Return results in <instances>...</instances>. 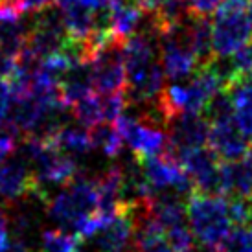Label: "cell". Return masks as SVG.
I'll return each instance as SVG.
<instances>
[{
    "label": "cell",
    "mask_w": 252,
    "mask_h": 252,
    "mask_svg": "<svg viewBox=\"0 0 252 252\" xmlns=\"http://www.w3.org/2000/svg\"><path fill=\"white\" fill-rule=\"evenodd\" d=\"M46 140L64 155H87L94 149L91 129H87L83 126L64 124Z\"/></svg>",
    "instance_id": "e0dca14e"
},
{
    "label": "cell",
    "mask_w": 252,
    "mask_h": 252,
    "mask_svg": "<svg viewBox=\"0 0 252 252\" xmlns=\"http://www.w3.org/2000/svg\"><path fill=\"white\" fill-rule=\"evenodd\" d=\"M76 2L77 4H81V6H85V7H89V9L94 11V13L105 11V9H109V6H111V0H76Z\"/></svg>",
    "instance_id": "4316f807"
},
{
    "label": "cell",
    "mask_w": 252,
    "mask_h": 252,
    "mask_svg": "<svg viewBox=\"0 0 252 252\" xmlns=\"http://www.w3.org/2000/svg\"><path fill=\"white\" fill-rule=\"evenodd\" d=\"M249 204H251V224H252V197L249 199Z\"/></svg>",
    "instance_id": "4dcf8cb0"
},
{
    "label": "cell",
    "mask_w": 252,
    "mask_h": 252,
    "mask_svg": "<svg viewBox=\"0 0 252 252\" xmlns=\"http://www.w3.org/2000/svg\"><path fill=\"white\" fill-rule=\"evenodd\" d=\"M11 105H13V99H11L9 87H7L6 79L0 77V129L6 126V120H7V114H9Z\"/></svg>",
    "instance_id": "cb8c5ba5"
},
{
    "label": "cell",
    "mask_w": 252,
    "mask_h": 252,
    "mask_svg": "<svg viewBox=\"0 0 252 252\" xmlns=\"http://www.w3.org/2000/svg\"><path fill=\"white\" fill-rule=\"evenodd\" d=\"M54 2H56V0H19L22 11H24V13H33V15L42 11V9H46V7L54 6Z\"/></svg>",
    "instance_id": "484cf974"
},
{
    "label": "cell",
    "mask_w": 252,
    "mask_h": 252,
    "mask_svg": "<svg viewBox=\"0 0 252 252\" xmlns=\"http://www.w3.org/2000/svg\"><path fill=\"white\" fill-rule=\"evenodd\" d=\"M136 232V206L122 203L118 212L94 238L96 252H131Z\"/></svg>",
    "instance_id": "30bf717a"
},
{
    "label": "cell",
    "mask_w": 252,
    "mask_h": 252,
    "mask_svg": "<svg viewBox=\"0 0 252 252\" xmlns=\"http://www.w3.org/2000/svg\"><path fill=\"white\" fill-rule=\"evenodd\" d=\"M252 42L249 0H221L212 22L214 57L226 61Z\"/></svg>",
    "instance_id": "7a4b0ae2"
},
{
    "label": "cell",
    "mask_w": 252,
    "mask_h": 252,
    "mask_svg": "<svg viewBox=\"0 0 252 252\" xmlns=\"http://www.w3.org/2000/svg\"><path fill=\"white\" fill-rule=\"evenodd\" d=\"M89 61H91L94 91L98 94L109 96V94H118L126 91L127 74L126 59H124V42H109L99 52H96Z\"/></svg>",
    "instance_id": "52a82bcc"
},
{
    "label": "cell",
    "mask_w": 252,
    "mask_h": 252,
    "mask_svg": "<svg viewBox=\"0 0 252 252\" xmlns=\"http://www.w3.org/2000/svg\"><path fill=\"white\" fill-rule=\"evenodd\" d=\"M91 134L94 149H99L107 158L120 157L122 147H124V138L114 127V124H99L94 129H91Z\"/></svg>",
    "instance_id": "d6986e66"
},
{
    "label": "cell",
    "mask_w": 252,
    "mask_h": 252,
    "mask_svg": "<svg viewBox=\"0 0 252 252\" xmlns=\"http://www.w3.org/2000/svg\"><path fill=\"white\" fill-rule=\"evenodd\" d=\"M136 252H173L168 234L147 212V204L136 206V232H134Z\"/></svg>",
    "instance_id": "5bb4252c"
},
{
    "label": "cell",
    "mask_w": 252,
    "mask_h": 252,
    "mask_svg": "<svg viewBox=\"0 0 252 252\" xmlns=\"http://www.w3.org/2000/svg\"><path fill=\"white\" fill-rule=\"evenodd\" d=\"M249 144H251L249 138L234 124V118L219 120L210 124L208 146L219 160L234 162L245 158L249 155Z\"/></svg>",
    "instance_id": "7c38bea8"
},
{
    "label": "cell",
    "mask_w": 252,
    "mask_h": 252,
    "mask_svg": "<svg viewBox=\"0 0 252 252\" xmlns=\"http://www.w3.org/2000/svg\"><path fill=\"white\" fill-rule=\"evenodd\" d=\"M41 252H83V238L61 228L41 234Z\"/></svg>",
    "instance_id": "ac0fdd59"
},
{
    "label": "cell",
    "mask_w": 252,
    "mask_h": 252,
    "mask_svg": "<svg viewBox=\"0 0 252 252\" xmlns=\"http://www.w3.org/2000/svg\"><path fill=\"white\" fill-rule=\"evenodd\" d=\"M168 151L173 155L186 149L204 147L210 136V122L203 114H191V112L179 114L168 124Z\"/></svg>",
    "instance_id": "8fae6325"
},
{
    "label": "cell",
    "mask_w": 252,
    "mask_h": 252,
    "mask_svg": "<svg viewBox=\"0 0 252 252\" xmlns=\"http://www.w3.org/2000/svg\"><path fill=\"white\" fill-rule=\"evenodd\" d=\"M221 193L230 199L252 197V155L234 162L221 164Z\"/></svg>",
    "instance_id": "2e32d148"
},
{
    "label": "cell",
    "mask_w": 252,
    "mask_h": 252,
    "mask_svg": "<svg viewBox=\"0 0 252 252\" xmlns=\"http://www.w3.org/2000/svg\"><path fill=\"white\" fill-rule=\"evenodd\" d=\"M188 9L191 15L195 17H208V15L216 13V9L219 7L221 0H186Z\"/></svg>",
    "instance_id": "603a6c76"
},
{
    "label": "cell",
    "mask_w": 252,
    "mask_h": 252,
    "mask_svg": "<svg viewBox=\"0 0 252 252\" xmlns=\"http://www.w3.org/2000/svg\"><path fill=\"white\" fill-rule=\"evenodd\" d=\"M181 26L158 33V57L162 70L171 81L189 79L203 66L195 52L189 48V44L182 35Z\"/></svg>",
    "instance_id": "8992f818"
},
{
    "label": "cell",
    "mask_w": 252,
    "mask_h": 252,
    "mask_svg": "<svg viewBox=\"0 0 252 252\" xmlns=\"http://www.w3.org/2000/svg\"><path fill=\"white\" fill-rule=\"evenodd\" d=\"M197 252H224V251H219V249H212V247H204V249H201V251Z\"/></svg>",
    "instance_id": "f1b7e54d"
},
{
    "label": "cell",
    "mask_w": 252,
    "mask_h": 252,
    "mask_svg": "<svg viewBox=\"0 0 252 252\" xmlns=\"http://www.w3.org/2000/svg\"><path fill=\"white\" fill-rule=\"evenodd\" d=\"M228 61L232 77H247L252 76V42H249L245 48H241L238 54H234Z\"/></svg>",
    "instance_id": "7402d4cb"
},
{
    "label": "cell",
    "mask_w": 252,
    "mask_h": 252,
    "mask_svg": "<svg viewBox=\"0 0 252 252\" xmlns=\"http://www.w3.org/2000/svg\"><path fill=\"white\" fill-rule=\"evenodd\" d=\"M114 127L118 129L122 138L134 153V158L140 162L146 158L160 157L168 153L169 136L166 127L158 126L144 114H122Z\"/></svg>",
    "instance_id": "277c9868"
},
{
    "label": "cell",
    "mask_w": 252,
    "mask_h": 252,
    "mask_svg": "<svg viewBox=\"0 0 252 252\" xmlns=\"http://www.w3.org/2000/svg\"><path fill=\"white\" fill-rule=\"evenodd\" d=\"M224 252H252V224L234 226L223 243Z\"/></svg>",
    "instance_id": "ffe728a7"
},
{
    "label": "cell",
    "mask_w": 252,
    "mask_h": 252,
    "mask_svg": "<svg viewBox=\"0 0 252 252\" xmlns=\"http://www.w3.org/2000/svg\"><path fill=\"white\" fill-rule=\"evenodd\" d=\"M13 251V241L9 236V217L0 208V252Z\"/></svg>",
    "instance_id": "d4e9b609"
},
{
    "label": "cell",
    "mask_w": 252,
    "mask_h": 252,
    "mask_svg": "<svg viewBox=\"0 0 252 252\" xmlns=\"http://www.w3.org/2000/svg\"><path fill=\"white\" fill-rule=\"evenodd\" d=\"M249 15H251V19H252V0H249Z\"/></svg>",
    "instance_id": "f546056e"
},
{
    "label": "cell",
    "mask_w": 252,
    "mask_h": 252,
    "mask_svg": "<svg viewBox=\"0 0 252 252\" xmlns=\"http://www.w3.org/2000/svg\"><path fill=\"white\" fill-rule=\"evenodd\" d=\"M173 157L181 162L184 171L191 179L195 191L221 195V162L210 147L186 149L175 153Z\"/></svg>",
    "instance_id": "ba28073f"
},
{
    "label": "cell",
    "mask_w": 252,
    "mask_h": 252,
    "mask_svg": "<svg viewBox=\"0 0 252 252\" xmlns=\"http://www.w3.org/2000/svg\"><path fill=\"white\" fill-rule=\"evenodd\" d=\"M146 11L136 0H111L109 6V22L112 35L118 41H127L138 33L146 21Z\"/></svg>",
    "instance_id": "4fadbf2b"
},
{
    "label": "cell",
    "mask_w": 252,
    "mask_h": 252,
    "mask_svg": "<svg viewBox=\"0 0 252 252\" xmlns=\"http://www.w3.org/2000/svg\"><path fill=\"white\" fill-rule=\"evenodd\" d=\"M224 91L232 103L234 124L247 138H252V76L232 77Z\"/></svg>",
    "instance_id": "9a60e30c"
},
{
    "label": "cell",
    "mask_w": 252,
    "mask_h": 252,
    "mask_svg": "<svg viewBox=\"0 0 252 252\" xmlns=\"http://www.w3.org/2000/svg\"><path fill=\"white\" fill-rule=\"evenodd\" d=\"M42 206H46L48 216L57 224L77 228V224L83 223L87 217L99 212L96 181L77 175L68 186H64L56 195L50 193Z\"/></svg>",
    "instance_id": "3957f363"
},
{
    "label": "cell",
    "mask_w": 252,
    "mask_h": 252,
    "mask_svg": "<svg viewBox=\"0 0 252 252\" xmlns=\"http://www.w3.org/2000/svg\"><path fill=\"white\" fill-rule=\"evenodd\" d=\"M138 164H140L142 175L149 184V188L153 189L155 195L171 193V195L188 199L195 191L191 179L184 171L181 162L177 160L171 153L146 158V160H140Z\"/></svg>",
    "instance_id": "5b68a950"
},
{
    "label": "cell",
    "mask_w": 252,
    "mask_h": 252,
    "mask_svg": "<svg viewBox=\"0 0 252 252\" xmlns=\"http://www.w3.org/2000/svg\"><path fill=\"white\" fill-rule=\"evenodd\" d=\"M138 4L142 6V9L146 11V13H155V11H158L166 2L169 0H136Z\"/></svg>",
    "instance_id": "83f0119b"
},
{
    "label": "cell",
    "mask_w": 252,
    "mask_h": 252,
    "mask_svg": "<svg viewBox=\"0 0 252 252\" xmlns=\"http://www.w3.org/2000/svg\"><path fill=\"white\" fill-rule=\"evenodd\" d=\"M39 193L33 169L24 157H9L0 164V197L7 204H15Z\"/></svg>",
    "instance_id": "9c48e42d"
},
{
    "label": "cell",
    "mask_w": 252,
    "mask_h": 252,
    "mask_svg": "<svg viewBox=\"0 0 252 252\" xmlns=\"http://www.w3.org/2000/svg\"><path fill=\"white\" fill-rule=\"evenodd\" d=\"M166 234H168L169 243L173 247V252H193V249H195V236L186 224L169 228V230H166Z\"/></svg>",
    "instance_id": "44dd1931"
},
{
    "label": "cell",
    "mask_w": 252,
    "mask_h": 252,
    "mask_svg": "<svg viewBox=\"0 0 252 252\" xmlns=\"http://www.w3.org/2000/svg\"><path fill=\"white\" fill-rule=\"evenodd\" d=\"M186 217L197 241L212 249L223 245L234 224L228 199L219 193L193 191L186 199Z\"/></svg>",
    "instance_id": "6da1fadb"
},
{
    "label": "cell",
    "mask_w": 252,
    "mask_h": 252,
    "mask_svg": "<svg viewBox=\"0 0 252 252\" xmlns=\"http://www.w3.org/2000/svg\"><path fill=\"white\" fill-rule=\"evenodd\" d=\"M249 151H251L249 155H252V138H251V144H249Z\"/></svg>",
    "instance_id": "1f68e13d"
}]
</instances>
